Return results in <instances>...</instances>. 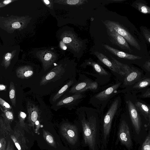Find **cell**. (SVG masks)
<instances>
[{
	"label": "cell",
	"instance_id": "6da1fadb",
	"mask_svg": "<svg viewBox=\"0 0 150 150\" xmlns=\"http://www.w3.org/2000/svg\"><path fill=\"white\" fill-rule=\"evenodd\" d=\"M103 22L106 28L113 30L123 37L136 55L147 58L150 57L146 43L140 32L127 18L123 22L110 20Z\"/></svg>",
	"mask_w": 150,
	"mask_h": 150
},
{
	"label": "cell",
	"instance_id": "7a4b0ae2",
	"mask_svg": "<svg viewBox=\"0 0 150 150\" xmlns=\"http://www.w3.org/2000/svg\"><path fill=\"white\" fill-rule=\"evenodd\" d=\"M83 140V146L88 147L89 150H99L101 148L100 126L96 116L91 115L80 118Z\"/></svg>",
	"mask_w": 150,
	"mask_h": 150
},
{
	"label": "cell",
	"instance_id": "3957f363",
	"mask_svg": "<svg viewBox=\"0 0 150 150\" xmlns=\"http://www.w3.org/2000/svg\"><path fill=\"white\" fill-rule=\"evenodd\" d=\"M81 126L79 125L69 122L63 123L60 127L61 134L73 149H75L80 145V134Z\"/></svg>",
	"mask_w": 150,
	"mask_h": 150
},
{
	"label": "cell",
	"instance_id": "277c9868",
	"mask_svg": "<svg viewBox=\"0 0 150 150\" xmlns=\"http://www.w3.org/2000/svg\"><path fill=\"white\" fill-rule=\"evenodd\" d=\"M119 100L116 99L112 103L104 117L101 134V150L107 148L111 127L112 122L117 110Z\"/></svg>",
	"mask_w": 150,
	"mask_h": 150
},
{
	"label": "cell",
	"instance_id": "5b68a950",
	"mask_svg": "<svg viewBox=\"0 0 150 150\" xmlns=\"http://www.w3.org/2000/svg\"><path fill=\"white\" fill-rule=\"evenodd\" d=\"M103 45L106 49L114 55L120 58L127 60L130 63L142 65L149 58L121 51L107 45Z\"/></svg>",
	"mask_w": 150,
	"mask_h": 150
},
{
	"label": "cell",
	"instance_id": "8992f818",
	"mask_svg": "<svg viewBox=\"0 0 150 150\" xmlns=\"http://www.w3.org/2000/svg\"><path fill=\"white\" fill-rule=\"evenodd\" d=\"M106 28L109 38L111 43L125 50L126 52L136 55L129 44L123 37L113 30Z\"/></svg>",
	"mask_w": 150,
	"mask_h": 150
},
{
	"label": "cell",
	"instance_id": "52a82bcc",
	"mask_svg": "<svg viewBox=\"0 0 150 150\" xmlns=\"http://www.w3.org/2000/svg\"><path fill=\"white\" fill-rule=\"evenodd\" d=\"M118 137L121 143L128 149L132 147V142L128 124L124 120L120 122L118 132Z\"/></svg>",
	"mask_w": 150,
	"mask_h": 150
},
{
	"label": "cell",
	"instance_id": "ba28073f",
	"mask_svg": "<svg viewBox=\"0 0 150 150\" xmlns=\"http://www.w3.org/2000/svg\"><path fill=\"white\" fill-rule=\"evenodd\" d=\"M64 35L62 38L63 42L74 52H79L83 47V42L80 40L76 35L71 32H67Z\"/></svg>",
	"mask_w": 150,
	"mask_h": 150
},
{
	"label": "cell",
	"instance_id": "9c48e42d",
	"mask_svg": "<svg viewBox=\"0 0 150 150\" xmlns=\"http://www.w3.org/2000/svg\"><path fill=\"white\" fill-rule=\"evenodd\" d=\"M126 103L132 125L136 132L138 134L141 130V122L138 110L130 100L127 101Z\"/></svg>",
	"mask_w": 150,
	"mask_h": 150
},
{
	"label": "cell",
	"instance_id": "30bf717a",
	"mask_svg": "<svg viewBox=\"0 0 150 150\" xmlns=\"http://www.w3.org/2000/svg\"><path fill=\"white\" fill-rule=\"evenodd\" d=\"M64 72L61 65L54 68L43 76L40 82V85H45L49 83L56 81L61 77Z\"/></svg>",
	"mask_w": 150,
	"mask_h": 150
},
{
	"label": "cell",
	"instance_id": "8fae6325",
	"mask_svg": "<svg viewBox=\"0 0 150 150\" xmlns=\"http://www.w3.org/2000/svg\"><path fill=\"white\" fill-rule=\"evenodd\" d=\"M94 54L103 63L113 71L117 73L122 76H126V74L112 60H110L103 53L96 52Z\"/></svg>",
	"mask_w": 150,
	"mask_h": 150
},
{
	"label": "cell",
	"instance_id": "7c38bea8",
	"mask_svg": "<svg viewBox=\"0 0 150 150\" xmlns=\"http://www.w3.org/2000/svg\"><path fill=\"white\" fill-rule=\"evenodd\" d=\"M97 82L90 81L81 82L76 84L70 89L69 92L72 93H80L84 92L87 90H96L98 87Z\"/></svg>",
	"mask_w": 150,
	"mask_h": 150
},
{
	"label": "cell",
	"instance_id": "4fadbf2b",
	"mask_svg": "<svg viewBox=\"0 0 150 150\" xmlns=\"http://www.w3.org/2000/svg\"><path fill=\"white\" fill-rule=\"evenodd\" d=\"M28 120L29 124L33 126L40 116V110L36 105L30 102L27 104Z\"/></svg>",
	"mask_w": 150,
	"mask_h": 150
},
{
	"label": "cell",
	"instance_id": "5bb4252c",
	"mask_svg": "<svg viewBox=\"0 0 150 150\" xmlns=\"http://www.w3.org/2000/svg\"><path fill=\"white\" fill-rule=\"evenodd\" d=\"M11 137L18 150H25L27 148L26 139L19 131L15 132Z\"/></svg>",
	"mask_w": 150,
	"mask_h": 150
},
{
	"label": "cell",
	"instance_id": "9a60e30c",
	"mask_svg": "<svg viewBox=\"0 0 150 150\" xmlns=\"http://www.w3.org/2000/svg\"><path fill=\"white\" fill-rule=\"evenodd\" d=\"M131 72L125 76L124 84L128 86L134 83L141 77V72L137 69L132 67Z\"/></svg>",
	"mask_w": 150,
	"mask_h": 150
},
{
	"label": "cell",
	"instance_id": "2e32d148",
	"mask_svg": "<svg viewBox=\"0 0 150 150\" xmlns=\"http://www.w3.org/2000/svg\"><path fill=\"white\" fill-rule=\"evenodd\" d=\"M82 96L80 93H77L71 96L64 98L56 104V106L60 107L72 104L76 101L81 99Z\"/></svg>",
	"mask_w": 150,
	"mask_h": 150
},
{
	"label": "cell",
	"instance_id": "e0dca14e",
	"mask_svg": "<svg viewBox=\"0 0 150 150\" xmlns=\"http://www.w3.org/2000/svg\"><path fill=\"white\" fill-rule=\"evenodd\" d=\"M121 83H119L112 86L97 94L95 98L100 100H107L113 94L120 86Z\"/></svg>",
	"mask_w": 150,
	"mask_h": 150
},
{
	"label": "cell",
	"instance_id": "ac0fdd59",
	"mask_svg": "<svg viewBox=\"0 0 150 150\" xmlns=\"http://www.w3.org/2000/svg\"><path fill=\"white\" fill-rule=\"evenodd\" d=\"M144 0H136L131 4V6L140 12L144 14H150V6Z\"/></svg>",
	"mask_w": 150,
	"mask_h": 150
},
{
	"label": "cell",
	"instance_id": "d6986e66",
	"mask_svg": "<svg viewBox=\"0 0 150 150\" xmlns=\"http://www.w3.org/2000/svg\"><path fill=\"white\" fill-rule=\"evenodd\" d=\"M17 76L22 79H28L34 74L32 68L29 66H24L18 68L16 71Z\"/></svg>",
	"mask_w": 150,
	"mask_h": 150
},
{
	"label": "cell",
	"instance_id": "ffe728a7",
	"mask_svg": "<svg viewBox=\"0 0 150 150\" xmlns=\"http://www.w3.org/2000/svg\"><path fill=\"white\" fill-rule=\"evenodd\" d=\"M135 105L150 124V107L139 101L136 102Z\"/></svg>",
	"mask_w": 150,
	"mask_h": 150
},
{
	"label": "cell",
	"instance_id": "44dd1931",
	"mask_svg": "<svg viewBox=\"0 0 150 150\" xmlns=\"http://www.w3.org/2000/svg\"><path fill=\"white\" fill-rule=\"evenodd\" d=\"M0 108L2 111L1 116L6 123L10 124L14 119L13 111L2 108L1 107Z\"/></svg>",
	"mask_w": 150,
	"mask_h": 150
},
{
	"label": "cell",
	"instance_id": "7402d4cb",
	"mask_svg": "<svg viewBox=\"0 0 150 150\" xmlns=\"http://www.w3.org/2000/svg\"><path fill=\"white\" fill-rule=\"evenodd\" d=\"M74 83L73 80H70L63 86L54 96L52 101L55 102L57 101L69 88Z\"/></svg>",
	"mask_w": 150,
	"mask_h": 150
},
{
	"label": "cell",
	"instance_id": "603a6c76",
	"mask_svg": "<svg viewBox=\"0 0 150 150\" xmlns=\"http://www.w3.org/2000/svg\"><path fill=\"white\" fill-rule=\"evenodd\" d=\"M0 134L5 137L7 135L11 130L10 124L6 123L1 116L0 120Z\"/></svg>",
	"mask_w": 150,
	"mask_h": 150
},
{
	"label": "cell",
	"instance_id": "cb8c5ba5",
	"mask_svg": "<svg viewBox=\"0 0 150 150\" xmlns=\"http://www.w3.org/2000/svg\"><path fill=\"white\" fill-rule=\"evenodd\" d=\"M149 86H150V78H145L135 83L132 88L133 89H140L145 88Z\"/></svg>",
	"mask_w": 150,
	"mask_h": 150
},
{
	"label": "cell",
	"instance_id": "d4e9b609",
	"mask_svg": "<svg viewBox=\"0 0 150 150\" xmlns=\"http://www.w3.org/2000/svg\"><path fill=\"white\" fill-rule=\"evenodd\" d=\"M140 32L146 43L150 46V28L142 25L139 27Z\"/></svg>",
	"mask_w": 150,
	"mask_h": 150
},
{
	"label": "cell",
	"instance_id": "484cf974",
	"mask_svg": "<svg viewBox=\"0 0 150 150\" xmlns=\"http://www.w3.org/2000/svg\"><path fill=\"white\" fill-rule=\"evenodd\" d=\"M43 136L44 139L49 145L55 148L56 147L54 137L51 133L43 129Z\"/></svg>",
	"mask_w": 150,
	"mask_h": 150
},
{
	"label": "cell",
	"instance_id": "4316f807",
	"mask_svg": "<svg viewBox=\"0 0 150 150\" xmlns=\"http://www.w3.org/2000/svg\"><path fill=\"white\" fill-rule=\"evenodd\" d=\"M9 96L12 105L16 106V90L14 83L11 81L10 83L9 89Z\"/></svg>",
	"mask_w": 150,
	"mask_h": 150
},
{
	"label": "cell",
	"instance_id": "83f0119b",
	"mask_svg": "<svg viewBox=\"0 0 150 150\" xmlns=\"http://www.w3.org/2000/svg\"><path fill=\"white\" fill-rule=\"evenodd\" d=\"M61 1L62 3L65 5L72 6H79L85 4L88 1L86 0H66Z\"/></svg>",
	"mask_w": 150,
	"mask_h": 150
},
{
	"label": "cell",
	"instance_id": "f1b7e54d",
	"mask_svg": "<svg viewBox=\"0 0 150 150\" xmlns=\"http://www.w3.org/2000/svg\"><path fill=\"white\" fill-rule=\"evenodd\" d=\"M88 63L92 66L95 71L100 75H107L108 74V72L96 62H88Z\"/></svg>",
	"mask_w": 150,
	"mask_h": 150
},
{
	"label": "cell",
	"instance_id": "f546056e",
	"mask_svg": "<svg viewBox=\"0 0 150 150\" xmlns=\"http://www.w3.org/2000/svg\"><path fill=\"white\" fill-rule=\"evenodd\" d=\"M141 150H150V131L142 144Z\"/></svg>",
	"mask_w": 150,
	"mask_h": 150
},
{
	"label": "cell",
	"instance_id": "4dcf8cb0",
	"mask_svg": "<svg viewBox=\"0 0 150 150\" xmlns=\"http://www.w3.org/2000/svg\"><path fill=\"white\" fill-rule=\"evenodd\" d=\"M26 117V114L22 111H20L18 115L19 122L21 126H24L25 125V120Z\"/></svg>",
	"mask_w": 150,
	"mask_h": 150
},
{
	"label": "cell",
	"instance_id": "1f68e13d",
	"mask_svg": "<svg viewBox=\"0 0 150 150\" xmlns=\"http://www.w3.org/2000/svg\"><path fill=\"white\" fill-rule=\"evenodd\" d=\"M0 105L3 108L13 111V108L7 102L1 98H0Z\"/></svg>",
	"mask_w": 150,
	"mask_h": 150
},
{
	"label": "cell",
	"instance_id": "d6a6232c",
	"mask_svg": "<svg viewBox=\"0 0 150 150\" xmlns=\"http://www.w3.org/2000/svg\"><path fill=\"white\" fill-rule=\"evenodd\" d=\"M142 67L145 69L150 72V57L143 64Z\"/></svg>",
	"mask_w": 150,
	"mask_h": 150
},
{
	"label": "cell",
	"instance_id": "836d02e7",
	"mask_svg": "<svg viewBox=\"0 0 150 150\" xmlns=\"http://www.w3.org/2000/svg\"><path fill=\"white\" fill-rule=\"evenodd\" d=\"M6 141L4 138H2L0 139V150H6Z\"/></svg>",
	"mask_w": 150,
	"mask_h": 150
},
{
	"label": "cell",
	"instance_id": "e575fe53",
	"mask_svg": "<svg viewBox=\"0 0 150 150\" xmlns=\"http://www.w3.org/2000/svg\"><path fill=\"white\" fill-rule=\"evenodd\" d=\"M142 98H150V88L148 89L141 95Z\"/></svg>",
	"mask_w": 150,
	"mask_h": 150
},
{
	"label": "cell",
	"instance_id": "d590c367",
	"mask_svg": "<svg viewBox=\"0 0 150 150\" xmlns=\"http://www.w3.org/2000/svg\"><path fill=\"white\" fill-rule=\"evenodd\" d=\"M52 55L51 54L48 53L46 54L44 56V59L46 62H49L50 65L51 64L50 61L51 59Z\"/></svg>",
	"mask_w": 150,
	"mask_h": 150
},
{
	"label": "cell",
	"instance_id": "8d00e7d4",
	"mask_svg": "<svg viewBox=\"0 0 150 150\" xmlns=\"http://www.w3.org/2000/svg\"><path fill=\"white\" fill-rule=\"evenodd\" d=\"M6 150H14L13 144L11 143L9 141L8 142Z\"/></svg>",
	"mask_w": 150,
	"mask_h": 150
},
{
	"label": "cell",
	"instance_id": "74e56055",
	"mask_svg": "<svg viewBox=\"0 0 150 150\" xmlns=\"http://www.w3.org/2000/svg\"><path fill=\"white\" fill-rule=\"evenodd\" d=\"M12 26L13 28H18L21 27V24L18 22H15L12 24Z\"/></svg>",
	"mask_w": 150,
	"mask_h": 150
},
{
	"label": "cell",
	"instance_id": "f35d334b",
	"mask_svg": "<svg viewBox=\"0 0 150 150\" xmlns=\"http://www.w3.org/2000/svg\"><path fill=\"white\" fill-rule=\"evenodd\" d=\"M6 86L2 84L0 85V91H6Z\"/></svg>",
	"mask_w": 150,
	"mask_h": 150
},
{
	"label": "cell",
	"instance_id": "ab89813d",
	"mask_svg": "<svg viewBox=\"0 0 150 150\" xmlns=\"http://www.w3.org/2000/svg\"><path fill=\"white\" fill-rule=\"evenodd\" d=\"M12 1L11 0H5L3 1V3L5 4H7L11 2H12Z\"/></svg>",
	"mask_w": 150,
	"mask_h": 150
},
{
	"label": "cell",
	"instance_id": "60d3db41",
	"mask_svg": "<svg viewBox=\"0 0 150 150\" xmlns=\"http://www.w3.org/2000/svg\"><path fill=\"white\" fill-rule=\"evenodd\" d=\"M110 1H114L115 2H120L124 1L125 0H111Z\"/></svg>",
	"mask_w": 150,
	"mask_h": 150
},
{
	"label": "cell",
	"instance_id": "b9f144b4",
	"mask_svg": "<svg viewBox=\"0 0 150 150\" xmlns=\"http://www.w3.org/2000/svg\"><path fill=\"white\" fill-rule=\"evenodd\" d=\"M46 4H50V1L48 0H44L43 1Z\"/></svg>",
	"mask_w": 150,
	"mask_h": 150
}]
</instances>
